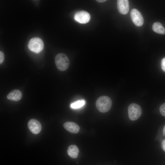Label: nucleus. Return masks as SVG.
Returning <instances> with one entry per match:
<instances>
[{"mask_svg":"<svg viewBox=\"0 0 165 165\" xmlns=\"http://www.w3.org/2000/svg\"><path fill=\"white\" fill-rule=\"evenodd\" d=\"M96 106L99 112L102 113L106 112L110 109L112 106V101L108 96H101L97 100Z\"/></svg>","mask_w":165,"mask_h":165,"instance_id":"nucleus-1","label":"nucleus"},{"mask_svg":"<svg viewBox=\"0 0 165 165\" xmlns=\"http://www.w3.org/2000/svg\"><path fill=\"white\" fill-rule=\"evenodd\" d=\"M55 62L57 69L61 71L66 70L69 65V61L68 57L62 53H59L56 55Z\"/></svg>","mask_w":165,"mask_h":165,"instance_id":"nucleus-2","label":"nucleus"},{"mask_svg":"<svg viewBox=\"0 0 165 165\" xmlns=\"http://www.w3.org/2000/svg\"><path fill=\"white\" fill-rule=\"evenodd\" d=\"M128 114L129 119L132 121L138 119L141 114L140 106L136 103H132L128 107Z\"/></svg>","mask_w":165,"mask_h":165,"instance_id":"nucleus-3","label":"nucleus"},{"mask_svg":"<svg viewBox=\"0 0 165 165\" xmlns=\"http://www.w3.org/2000/svg\"><path fill=\"white\" fill-rule=\"evenodd\" d=\"M28 47L31 51L36 53H38L43 49L44 44L42 40L40 38L34 37L29 41Z\"/></svg>","mask_w":165,"mask_h":165,"instance_id":"nucleus-4","label":"nucleus"},{"mask_svg":"<svg viewBox=\"0 0 165 165\" xmlns=\"http://www.w3.org/2000/svg\"><path fill=\"white\" fill-rule=\"evenodd\" d=\"M130 17L133 23L137 26H142L144 19L141 13L137 9H133L130 12Z\"/></svg>","mask_w":165,"mask_h":165,"instance_id":"nucleus-5","label":"nucleus"},{"mask_svg":"<svg viewBox=\"0 0 165 165\" xmlns=\"http://www.w3.org/2000/svg\"><path fill=\"white\" fill-rule=\"evenodd\" d=\"M75 20L81 24H86L88 23L90 18V15L86 11H80L77 12L74 15Z\"/></svg>","mask_w":165,"mask_h":165,"instance_id":"nucleus-6","label":"nucleus"},{"mask_svg":"<svg viewBox=\"0 0 165 165\" xmlns=\"http://www.w3.org/2000/svg\"><path fill=\"white\" fill-rule=\"evenodd\" d=\"M28 126L30 131L34 134H37L41 131L42 126L39 121L35 119H31L28 122Z\"/></svg>","mask_w":165,"mask_h":165,"instance_id":"nucleus-7","label":"nucleus"},{"mask_svg":"<svg viewBox=\"0 0 165 165\" xmlns=\"http://www.w3.org/2000/svg\"><path fill=\"white\" fill-rule=\"evenodd\" d=\"M117 8L119 12L123 15L127 14L129 10V4L128 0L117 1Z\"/></svg>","mask_w":165,"mask_h":165,"instance_id":"nucleus-8","label":"nucleus"},{"mask_svg":"<svg viewBox=\"0 0 165 165\" xmlns=\"http://www.w3.org/2000/svg\"><path fill=\"white\" fill-rule=\"evenodd\" d=\"M63 126L64 128L72 134L77 133L80 130L79 126L73 122H66L64 123Z\"/></svg>","mask_w":165,"mask_h":165,"instance_id":"nucleus-9","label":"nucleus"},{"mask_svg":"<svg viewBox=\"0 0 165 165\" xmlns=\"http://www.w3.org/2000/svg\"><path fill=\"white\" fill-rule=\"evenodd\" d=\"M22 97V94L19 90L15 89L11 91L7 95V98L10 100L17 101L20 100Z\"/></svg>","mask_w":165,"mask_h":165,"instance_id":"nucleus-10","label":"nucleus"},{"mask_svg":"<svg viewBox=\"0 0 165 165\" xmlns=\"http://www.w3.org/2000/svg\"><path fill=\"white\" fill-rule=\"evenodd\" d=\"M79 152V149L77 146L71 145L69 146L67 149L68 155L72 158L75 159L77 157Z\"/></svg>","mask_w":165,"mask_h":165,"instance_id":"nucleus-11","label":"nucleus"},{"mask_svg":"<svg viewBox=\"0 0 165 165\" xmlns=\"http://www.w3.org/2000/svg\"><path fill=\"white\" fill-rule=\"evenodd\" d=\"M153 30L155 32L160 34H164L165 29L163 25L159 22L154 23L152 26Z\"/></svg>","mask_w":165,"mask_h":165,"instance_id":"nucleus-12","label":"nucleus"},{"mask_svg":"<svg viewBox=\"0 0 165 165\" xmlns=\"http://www.w3.org/2000/svg\"><path fill=\"white\" fill-rule=\"evenodd\" d=\"M85 104L84 100H78L71 105V107L74 109L79 108L83 106Z\"/></svg>","mask_w":165,"mask_h":165,"instance_id":"nucleus-13","label":"nucleus"},{"mask_svg":"<svg viewBox=\"0 0 165 165\" xmlns=\"http://www.w3.org/2000/svg\"><path fill=\"white\" fill-rule=\"evenodd\" d=\"M160 111L161 114L165 117V103L160 105Z\"/></svg>","mask_w":165,"mask_h":165,"instance_id":"nucleus-14","label":"nucleus"},{"mask_svg":"<svg viewBox=\"0 0 165 165\" xmlns=\"http://www.w3.org/2000/svg\"><path fill=\"white\" fill-rule=\"evenodd\" d=\"M161 67L162 70L165 72V57L163 58L161 60Z\"/></svg>","mask_w":165,"mask_h":165,"instance_id":"nucleus-15","label":"nucleus"},{"mask_svg":"<svg viewBox=\"0 0 165 165\" xmlns=\"http://www.w3.org/2000/svg\"><path fill=\"white\" fill-rule=\"evenodd\" d=\"M4 60V55L2 51H0V64H1L3 62Z\"/></svg>","mask_w":165,"mask_h":165,"instance_id":"nucleus-16","label":"nucleus"},{"mask_svg":"<svg viewBox=\"0 0 165 165\" xmlns=\"http://www.w3.org/2000/svg\"><path fill=\"white\" fill-rule=\"evenodd\" d=\"M161 146L165 152V139L163 140L162 141Z\"/></svg>","mask_w":165,"mask_h":165,"instance_id":"nucleus-17","label":"nucleus"},{"mask_svg":"<svg viewBox=\"0 0 165 165\" xmlns=\"http://www.w3.org/2000/svg\"><path fill=\"white\" fill-rule=\"evenodd\" d=\"M96 1L102 3V2H105L106 1V0H97Z\"/></svg>","mask_w":165,"mask_h":165,"instance_id":"nucleus-18","label":"nucleus"},{"mask_svg":"<svg viewBox=\"0 0 165 165\" xmlns=\"http://www.w3.org/2000/svg\"><path fill=\"white\" fill-rule=\"evenodd\" d=\"M163 135L165 136V125L163 127Z\"/></svg>","mask_w":165,"mask_h":165,"instance_id":"nucleus-19","label":"nucleus"}]
</instances>
